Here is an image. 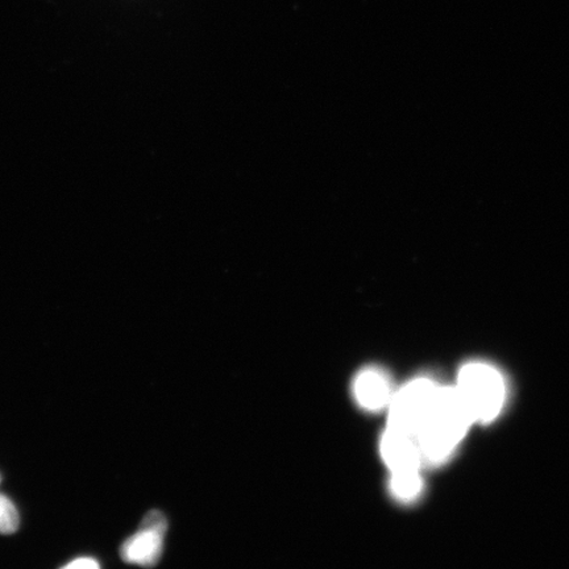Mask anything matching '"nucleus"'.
Here are the masks:
<instances>
[{"instance_id":"2","label":"nucleus","mask_w":569,"mask_h":569,"mask_svg":"<svg viewBox=\"0 0 569 569\" xmlns=\"http://www.w3.org/2000/svg\"><path fill=\"white\" fill-rule=\"evenodd\" d=\"M458 395L473 423H488L500 415L507 388L500 372L486 362H469L460 369Z\"/></svg>"},{"instance_id":"5","label":"nucleus","mask_w":569,"mask_h":569,"mask_svg":"<svg viewBox=\"0 0 569 569\" xmlns=\"http://www.w3.org/2000/svg\"><path fill=\"white\" fill-rule=\"evenodd\" d=\"M396 390L389 375L380 368L362 369L352 383L356 403L369 412L388 410Z\"/></svg>"},{"instance_id":"9","label":"nucleus","mask_w":569,"mask_h":569,"mask_svg":"<svg viewBox=\"0 0 569 569\" xmlns=\"http://www.w3.org/2000/svg\"><path fill=\"white\" fill-rule=\"evenodd\" d=\"M61 569H101V567H99L98 561L94 559L81 558L71 561V563Z\"/></svg>"},{"instance_id":"1","label":"nucleus","mask_w":569,"mask_h":569,"mask_svg":"<svg viewBox=\"0 0 569 569\" xmlns=\"http://www.w3.org/2000/svg\"><path fill=\"white\" fill-rule=\"evenodd\" d=\"M471 417L462 405L455 387H440L429 418L417 440L423 466L445 465L457 452L469 427Z\"/></svg>"},{"instance_id":"6","label":"nucleus","mask_w":569,"mask_h":569,"mask_svg":"<svg viewBox=\"0 0 569 569\" xmlns=\"http://www.w3.org/2000/svg\"><path fill=\"white\" fill-rule=\"evenodd\" d=\"M380 455L390 473L422 469L423 467L417 438L407 432L389 429V427L380 440Z\"/></svg>"},{"instance_id":"4","label":"nucleus","mask_w":569,"mask_h":569,"mask_svg":"<svg viewBox=\"0 0 569 569\" xmlns=\"http://www.w3.org/2000/svg\"><path fill=\"white\" fill-rule=\"evenodd\" d=\"M167 531V517L159 510L149 511L142 519L139 531L122 545L120 557L126 563L146 568L154 567L162 557Z\"/></svg>"},{"instance_id":"8","label":"nucleus","mask_w":569,"mask_h":569,"mask_svg":"<svg viewBox=\"0 0 569 569\" xmlns=\"http://www.w3.org/2000/svg\"><path fill=\"white\" fill-rule=\"evenodd\" d=\"M20 518L10 498L0 495V533H13L19 529Z\"/></svg>"},{"instance_id":"7","label":"nucleus","mask_w":569,"mask_h":569,"mask_svg":"<svg viewBox=\"0 0 569 569\" xmlns=\"http://www.w3.org/2000/svg\"><path fill=\"white\" fill-rule=\"evenodd\" d=\"M423 489L425 481L421 469L390 473V495L400 503L416 502L418 498H421Z\"/></svg>"},{"instance_id":"3","label":"nucleus","mask_w":569,"mask_h":569,"mask_svg":"<svg viewBox=\"0 0 569 569\" xmlns=\"http://www.w3.org/2000/svg\"><path fill=\"white\" fill-rule=\"evenodd\" d=\"M440 383L430 377H418L396 390L388 411V427L418 437L437 400Z\"/></svg>"}]
</instances>
